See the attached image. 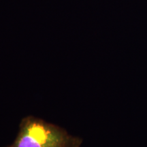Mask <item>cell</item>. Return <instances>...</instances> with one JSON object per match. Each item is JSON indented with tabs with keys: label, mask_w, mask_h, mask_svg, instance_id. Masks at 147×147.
I'll list each match as a JSON object with an SVG mask.
<instances>
[{
	"label": "cell",
	"mask_w": 147,
	"mask_h": 147,
	"mask_svg": "<svg viewBox=\"0 0 147 147\" xmlns=\"http://www.w3.org/2000/svg\"><path fill=\"white\" fill-rule=\"evenodd\" d=\"M82 141L57 125L28 116L20 123L14 142L5 147H80Z\"/></svg>",
	"instance_id": "1"
}]
</instances>
